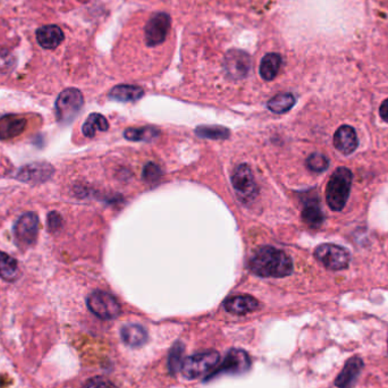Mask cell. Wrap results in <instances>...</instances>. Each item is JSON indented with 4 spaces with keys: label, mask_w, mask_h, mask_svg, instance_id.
Instances as JSON below:
<instances>
[{
    "label": "cell",
    "mask_w": 388,
    "mask_h": 388,
    "mask_svg": "<svg viewBox=\"0 0 388 388\" xmlns=\"http://www.w3.org/2000/svg\"><path fill=\"white\" fill-rule=\"evenodd\" d=\"M362 368L363 361L361 360L360 357H352L346 362L343 370L340 372V374L335 380V385L340 388H349L352 384L355 383V380L360 374Z\"/></svg>",
    "instance_id": "9a60e30c"
},
{
    "label": "cell",
    "mask_w": 388,
    "mask_h": 388,
    "mask_svg": "<svg viewBox=\"0 0 388 388\" xmlns=\"http://www.w3.org/2000/svg\"><path fill=\"white\" fill-rule=\"evenodd\" d=\"M37 40L43 48L55 49L63 43L64 33L60 26H45L38 28Z\"/></svg>",
    "instance_id": "2e32d148"
},
{
    "label": "cell",
    "mask_w": 388,
    "mask_h": 388,
    "mask_svg": "<svg viewBox=\"0 0 388 388\" xmlns=\"http://www.w3.org/2000/svg\"><path fill=\"white\" fill-rule=\"evenodd\" d=\"M251 367L250 357L243 350L233 349L228 352L222 366L217 368L218 374H241L248 372Z\"/></svg>",
    "instance_id": "8fae6325"
},
{
    "label": "cell",
    "mask_w": 388,
    "mask_h": 388,
    "mask_svg": "<svg viewBox=\"0 0 388 388\" xmlns=\"http://www.w3.org/2000/svg\"><path fill=\"white\" fill-rule=\"evenodd\" d=\"M281 65V57L279 54H267L262 58L260 64V75L266 81H271L275 79L279 72Z\"/></svg>",
    "instance_id": "ffe728a7"
},
{
    "label": "cell",
    "mask_w": 388,
    "mask_h": 388,
    "mask_svg": "<svg viewBox=\"0 0 388 388\" xmlns=\"http://www.w3.org/2000/svg\"><path fill=\"white\" fill-rule=\"evenodd\" d=\"M220 355L217 351L200 352L197 355L186 357L183 361L182 372L188 379H197L205 374H212L220 363Z\"/></svg>",
    "instance_id": "3957f363"
},
{
    "label": "cell",
    "mask_w": 388,
    "mask_h": 388,
    "mask_svg": "<svg viewBox=\"0 0 388 388\" xmlns=\"http://www.w3.org/2000/svg\"><path fill=\"white\" fill-rule=\"evenodd\" d=\"M379 115L384 122L388 123V99H386L385 102L380 106Z\"/></svg>",
    "instance_id": "d6a6232c"
},
{
    "label": "cell",
    "mask_w": 388,
    "mask_h": 388,
    "mask_svg": "<svg viewBox=\"0 0 388 388\" xmlns=\"http://www.w3.org/2000/svg\"><path fill=\"white\" fill-rule=\"evenodd\" d=\"M16 65V57L9 49L0 47V73H9Z\"/></svg>",
    "instance_id": "f1b7e54d"
},
{
    "label": "cell",
    "mask_w": 388,
    "mask_h": 388,
    "mask_svg": "<svg viewBox=\"0 0 388 388\" xmlns=\"http://www.w3.org/2000/svg\"><path fill=\"white\" fill-rule=\"evenodd\" d=\"M109 129L107 119L100 114L93 113L87 117L85 124L82 126V132L87 138H93L97 132H104Z\"/></svg>",
    "instance_id": "7402d4cb"
},
{
    "label": "cell",
    "mask_w": 388,
    "mask_h": 388,
    "mask_svg": "<svg viewBox=\"0 0 388 388\" xmlns=\"http://www.w3.org/2000/svg\"><path fill=\"white\" fill-rule=\"evenodd\" d=\"M306 163H307L308 168L315 173L325 172L329 166L328 158L323 153H318V152L310 155Z\"/></svg>",
    "instance_id": "83f0119b"
},
{
    "label": "cell",
    "mask_w": 388,
    "mask_h": 388,
    "mask_svg": "<svg viewBox=\"0 0 388 388\" xmlns=\"http://www.w3.org/2000/svg\"><path fill=\"white\" fill-rule=\"evenodd\" d=\"M334 146L340 153L351 155L359 146L357 132L350 125H342L334 134Z\"/></svg>",
    "instance_id": "7c38bea8"
},
{
    "label": "cell",
    "mask_w": 388,
    "mask_h": 388,
    "mask_svg": "<svg viewBox=\"0 0 388 388\" xmlns=\"http://www.w3.org/2000/svg\"><path fill=\"white\" fill-rule=\"evenodd\" d=\"M353 174L347 167H338L329 178L326 200L333 211H342L351 193Z\"/></svg>",
    "instance_id": "7a4b0ae2"
},
{
    "label": "cell",
    "mask_w": 388,
    "mask_h": 388,
    "mask_svg": "<svg viewBox=\"0 0 388 388\" xmlns=\"http://www.w3.org/2000/svg\"><path fill=\"white\" fill-rule=\"evenodd\" d=\"M125 139L129 141H152L159 136V131L155 127L144 126V127H133V129H127L124 133Z\"/></svg>",
    "instance_id": "d4e9b609"
},
{
    "label": "cell",
    "mask_w": 388,
    "mask_h": 388,
    "mask_svg": "<svg viewBox=\"0 0 388 388\" xmlns=\"http://www.w3.org/2000/svg\"><path fill=\"white\" fill-rule=\"evenodd\" d=\"M122 340L126 345L132 346V347H138L146 343L148 340V333H146L144 327L140 325H125L121 329Z\"/></svg>",
    "instance_id": "ac0fdd59"
},
{
    "label": "cell",
    "mask_w": 388,
    "mask_h": 388,
    "mask_svg": "<svg viewBox=\"0 0 388 388\" xmlns=\"http://www.w3.org/2000/svg\"><path fill=\"white\" fill-rule=\"evenodd\" d=\"M183 353L184 345L180 342L175 343L172 350L169 351L168 369L172 374H178L183 366Z\"/></svg>",
    "instance_id": "484cf974"
},
{
    "label": "cell",
    "mask_w": 388,
    "mask_h": 388,
    "mask_svg": "<svg viewBox=\"0 0 388 388\" xmlns=\"http://www.w3.org/2000/svg\"><path fill=\"white\" fill-rule=\"evenodd\" d=\"M302 220L311 228L320 227L325 220L323 211L317 203H309L304 205L302 210Z\"/></svg>",
    "instance_id": "cb8c5ba5"
},
{
    "label": "cell",
    "mask_w": 388,
    "mask_h": 388,
    "mask_svg": "<svg viewBox=\"0 0 388 388\" xmlns=\"http://www.w3.org/2000/svg\"><path fill=\"white\" fill-rule=\"evenodd\" d=\"M63 220L62 216H60L58 212L56 211H53L50 212L48 216V227L50 230V232H56L62 227Z\"/></svg>",
    "instance_id": "1f68e13d"
},
{
    "label": "cell",
    "mask_w": 388,
    "mask_h": 388,
    "mask_svg": "<svg viewBox=\"0 0 388 388\" xmlns=\"http://www.w3.org/2000/svg\"><path fill=\"white\" fill-rule=\"evenodd\" d=\"M171 28V17L166 13H158L150 18L146 24V41L150 47L161 45L166 39Z\"/></svg>",
    "instance_id": "9c48e42d"
},
{
    "label": "cell",
    "mask_w": 388,
    "mask_h": 388,
    "mask_svg": "<svg viewBox=\"0 0 388 388\" xmlns=\"http://www.w3.org/2000/svg\"><path fill=\"white\" fill-rule=\"evenodd\" d=\"M144 91L142 87H135V85H116L109 92V98L117 100V102H136L142 98Z\"/></svg>",
    "instance_id": "d6986e66"
},
{
    "label": "cell",
    "mask_w": 388,
    "mask_h": 388,
    "mask_svg": "<svg viewBox=\"0 0 388 388\" xmlns=\"http://www.w3.org/2000/svg\"><path fill=\"white\" fill-rule=\"evenodd\" d=\"M87 308L93 315L102 319H114L121 313L119 301L109 293L95 291L87 298Z\"/></svg>",
    "instance_id": "8992f818"
},
{
    "label": "cell",
    "mask_w": 388,
    "mask_h": 388,
    "mask_svg": "<svg viewBox=\"0 0 388 388\" xmlns=\"http://www.w3.org/2000/svg\"><path fill=\"white\" fill-rule=\"evenodd\" d=\"M224 307H225L226 311L230 313L243 316L256 311L259 308V302L254 296H235L228 298L224 302Z\"/></svg>",
    "instance_id": "5bb4252c"
},
{
    "label": "cell",
    "mask_w": 388,
    "mask_h": 388,
    "mask_svg": "<svg viewBox=\"0 0 388 388\" xmlns=\"http://www.w3.org/2000/svg\"><path fill=\"white\" fill-rule=\"evenodd\" d=\"M232 184L237 197L243 203H250L257 197V185L250 167L245 163L234 169Z\"/></svg>",
    "instance_id": "52a82bcc"
},
{
    "label": "cell",
    "mask_w": 388,
    "mask_h": 388,
    "mask_svg": "<svg viewBox=\"0 0 388 388\" xmlns=\"http://www.w3.org/2000/svg\"><path fill=\"white\" fill-rule=\"evenodd\" d=\"M28 122L21 115L9 114L0 117V140H11L20 136L26 129Z\"/></svg>",
    "instance_id": "4fadbf2b"
},
{
    "label": "cell",
    "mask_w": 388,
    "mask_h": 388,
    "mask_svg": "<svg viewBox=\"0 0 388 388\" xmlns=\"http://www.w3.org/2000/svg\"><path fill=\"white\" fill-rule=\"evenodd\" d=\"M252 273L260 277H285L293 273V262L284 251L274 247H262L249 262Z\"/></svg>",
    "instance_id": "6da1fadb"
},
{
    "label": "cell",
    "mask_w": 388,
    "mask_h": 388,
    "mask_svg": "<svg viewBox=\"0 0 388 388\" xmlns=\"http://www.w3.org/2000/svg\"><path fill=\"white\" fill-rule=\"evenodd\" d=\"M54 173V167L51 166L50 163L40 161L23 166L17 172L16 178L24 183L41 184L47 182Z\"/></svg>",
    "instance_id": "30bf717a"
},
{
    "label": "cell",
    "mask_w": 388,
    "mask_h": 388,
    "mask_svg": "<svg viewBox=\"0 0 388 388\" xmlns=\"http://www.w3.org/2000/svg\"><path fill=\"white\" fill-rule=\"evenodd\" d=\"M201 138L211 139V140H225L230 136V131L222 126H199L195 129Z\"/></svg>",
    "instance_id": "4316f807"
},
{
    "label": "cell",
    "mask_w": 388,
    "mask_h": 388,
    "mask_svg": "<svg viewBox=\"0 0 388 388\" xmlns=\"http://www.w3.org/2000/svg\"><path fill=\"white\" fill-rule=\"evenodd\" d=\"M83 388H117L106 378L96 377L89 380Z\"/></svg>",
    "instance_id": "4dcf8cb0"
},
{
    "label": "cell",
    "mask_w": 388,
    "mask_h": 388,
    "mask_svg": "<svg viewBox=\"0 0 388 388\" xmlns=\"http://www.w3.org/2000/svg\"><path fill=\"white\" fill-rule=\"evenodd\" d=\"M296 104V97L292 93H281L268 102L267 107L275 114H284Z\"/></svg>",
    "instance_id": "603a6c76"
},
{
    "label": "cell",
    "mask_w": 388,
    "mask_h": 388,
    "mask_svg": "<svg viewBox=\"0 0 388 388\" xmlns=\"http://www.w3.org/2000/svg\"><path fill=\"white\" fill-rule=\"evenodd\" d=\"M161 168L156 165V163H150L144 167V178L148 183H152L156 182L158 178H161Z\"/></svg>",
    "instance_id": "f546056e"
},
{
    "label": "cell",
    "mask_w": 388,
    "mask_h": 388,
    "mask_svg": "<svg viewBox=\"0 0 388 388\" xmlns=\"http://www.w3.org/2000/svg\"><path fill=\"white\" fill-rule=\"evenodd\" d=\"M18 264L13 257L0 251V279L6 281H14L18 279Z\"/></svg>",
    "instance_id": "44dd1931"
},
{
    "label": "cell",
    "mask_w": 388,
    "mask_h": 388,
    "mask_svg": "<svg viewBox=\"0 0 388 388\" xmlns=\"http://www.w3.org/2000/svg\"><path fill=\"white\" fill-rule=\"evenodd\" d=\"M39 233V217L34 212H26L15 224L14 234L16 242L22 248H28L37 241Z\"/></svg>",
    "instance_id": "ba28073f"
},
{
    "label": "cell",
    "mask_w": 388,
    "mask_h": 388,
    "mask_svg": "<svg viewBox=\"0 0 388 388\" xmlns=\"http://www.w3.org/2000/svg\"><path fill=\"white\" fill-rule=\"evenodd\" d=\"M85 98L81 91L70 87L60 92L56 100V116L60 124H70L83 107Z\"/></svg>",
    "instance_id": "277c9868"
},
{
    "label": "cell",
    "mask_w": 388,
    "mask_h": 388,
    "mask_svg": "<svg viewBox=\"0 0 388 388\" xmlns=\"http://www.w3.org/2000/svg\"><path fill=\"white\" fill-rule=\"evenodd\" d=\"M315 257L327 269L334 270V271L346 269L351 262V254L349 251L340 245L329 244V243L317 247L315 250Z\"/></svg>",
    "instance_id": "5b68a950"
},
{
    "label": "cell",
    "mask_w": 388,
    "mask_h": 388,
    "mask_svg": "<svg viewBox=\"0 0 388 388\" xmlns=\"http://www.w3.org/2000/svg\"><path fill=\"white\" fill-rule=\"evenodd\" d=\"M249 68H250V60L244 53H239V51L230 53L226 60V70L230 75L237 79L243 77L248 74Z\"/></svg>",
    "instance_id": "e0dca14e"
}]
</instances>
